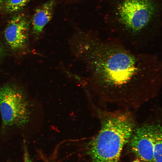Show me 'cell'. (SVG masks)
Masks as SVG:
<instances>
[{
  "instance_id": "4",
  "label": "cell",
  "mask_w": 162,
  "mask_h": 162,
  "mask_svg": "<svg viewBox=\"0 0 162 162\" xmlns=\"http://www.w3.org/2000/svg\"><path fill=\"white\" fill-rule=\"evenodd\" d=\"M119 10L121 22L125 32L119 41L129 48L135 49L152 43L144 33L154 12V5L150 1L125 0Z\"/></svg>"
},
{
  "instance_id": "6",
  "label": "cell",
  "mask_w": 162,
  "mask_h": 162,
  "mask_svg": "<svg viewBox=\"0 0 162 162\" xmlns=\"http://www.w3.org/2000/svg\"><path fill=\"white\" fill-rule=\"evenodd\" d=\"M29 23L25 15L20 14L14 16L9 21L4 32L6 40L14 50L25 48L28 38Z\"/></svg>"
},
{
  "instance_id": "14",
  "label": "cell",
  "mask_w": 162,
  "mask_h": 162,
  "mask_svg": "<svg viewBox=\"0 0 162 162\" xmlns=\"http://www.w3.org/2000/svg\"></svg>"
},
{
  "instance_id": "9",
  "label": "cell",
  "mask_w": 162,
  "mask_h": 162,
  "mask_svg": "<svg viewBox=\"0 0 162 162\" xmlns=\"http://www.w3.org/2000/svg\"><path fill=\"white\" fill-rule=\"evenodd\" d=\"M31 0H4L2 7L4 12L12 13L23 8Z\"/></svg>"
},
{
  "instance_id": "13",
  "label": "cell",
  "mask_w": 162,
  "mask_h": 162,
  "mask_svg": "<svg viewBox=\"0 0 162 162\" xmlns=\"http://www.w3.org/2000/svg\"><path fill=\"white\" fill-rule=\"evenodd\" d=\"M4 0H0V4L3 2Z\"/></svg>"
},
{
  "instance_id": "12",
  "label": "cell",
  "mask_w": 162,
  "mask_h": 162,
  "mask_svg": "<svg viewBox=\"0 0 162 162\" xmlns=\"http://www.w3.org/2000/svg\"><path fill=\"white\" fill-rule=\"evenodd\" d=\"M134 162H144V161H142L141 160H140L138 159L137 160H136V161H135Z\"/></svg>"
},
{
  "instance_id": "7",
  "label": "cell",
  "mask_w": 162,
  "mask_h": 162,
  "mask_svg": "<svg viewBox=\"0 0 162 162\" xmlns=\"http://www.w3.org/2000/svg\"><path fill=\"white\" fill-rule=\"evenodd\" d=\"M55 4V0H49L36 9L32 20L33 32L35 35L40 34L51 20Z\"/></svg>"
},
{
  "instance_id": "10",
  "label": "cell",
  "mask_w": 162,
  "mask_h": 162,
  "mask_svg": "<svg viewBox=\"0 0 162 162\" xmlns=\"http://www.w3.org/2000/svg\"><path fill=\"white\" fill-rule=\"evenodd\" d=\"M23 162H32L26 143L23 144Z\"/></svg>"
},
{
  "instance_id": "3",
  "label": "cell",
  "mask_w": 162,
  "mask_h": 162,
  "mask_svg": "<svg viewBox=\"0 0 162 162\" xmlns=\"http://www.w3.org/2000/svg\"><path fill=\"white\" fill-rule=\"evenodd\" d=\"M41 109L38 102L21 87L12 83L0 86V136L17 134L26 139L34 134Z\"/></svg>"
},
{
  "instance_id": "8",
  "label": "cell",
  "mask_w": 162,
  "mask_h": 162,
  "mask_svg": "<svg viewBox=\"0 0 162 162\" xmlns=\"http://www.w3.org/2000/svg\"><path fill=\"white\" fill-rule=\"evenodd\" d=\"M160 118L157 120L153 130V142L154 162H162V125Z\"/></svg>"
},
{
  "instance_id": "2",
  "label": "cell",
  "mask_w": 162,
  "mask_h": 162,
  "mask_svg": "<svg viewBox=\"0 0 162 162\" xmlns=\"http://www.w3.org/2000/svg\"><path fill=\"white\" fill-rule=\"evenodd\" d=\"M89 104L100 125L97 134L86 144L90 162H119L123 148L137 124L135 115L131 110H110L92 101Z\"/></svg>"
},
{
  "instance_id": "5",
  "label": "cell",
  "mask_w": 162,
  "mask_h": 162,
  "mask_svg": "<svg viewBox=\"0 0 162 162\" xmlns=\"http://www.w3.org/2000/svg\"><path fill=\"white\" fill-rule=\"evenodd\" d=\"M158 118L149 119L139 124H137L128 142L138 159L145 162H154L153 134Z\"/></svg>"
},
{
  "instance_id": "1",
  "label": "cell",
  "mask_w": 162,
  "mask_h": 162,
  "mask_svg": "<svg viewBox=\"0 0 162 162\" xmlns=\"http://www.w3.org/2000/svg\"><path fill=\"white\" fill-rule=\"evenodd\" d=\"M91 94L100 107L137 109L161 89V61L155 55L136 52L113 38L100 40L88 51Z\"/></svg>"
},
{
  "instance_id": "11",
  "label": "cell",
  "mask_w": 162,
  "mask_h": 162,
  "mask_svg": "<svg viewBox=\"0 0 162 162\" xmlns=\"http://www.w3.org/2000/svg\"><path fill=\"white\" fill-rule=\"evenodd\" d=\"M4 53V49L3 46L0 44V60L3 56Z\"/></svg>"
}]
</instances>
